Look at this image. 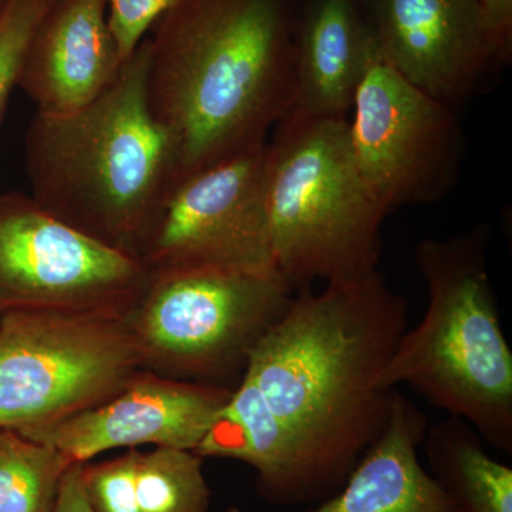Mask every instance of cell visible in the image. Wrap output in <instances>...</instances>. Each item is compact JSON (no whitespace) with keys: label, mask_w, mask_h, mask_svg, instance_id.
<instances>
[{"label":"cell","mask_w":512,"mask_h":512,"mask_svg":"<svg viewBox=\"0 0 512 512\" xmlns=\"http://www.w3.org/2000/svg\"><path fill=\"white\" fill-rule=\"evenodd\" d=\"M384 59L448 106L461 103L504 59L478 0H369Z\"/></svg>","instance_id":"cell-12"},{"label":"cell","mask_w":512,"mask_h":512,"mask_svg":"<svg viewBox=\"0 0 512 512\" xmlns=\"http://www.w3.org/2000/svg\"><path fill=\"white\" fill-rule=\"evenodd\" d=\"M485 446L467 421L453 416L429 427L421 443L431 476L458 512H512V468Z\"/></svg>","instance_id":"cell-16"},{"label":"cell","mask_w":512,"mask_h":512,"mask_svg":"<svg viewBox=\"0 0 512 512\" xmlns=\"http://www.w3.org/2000/svg\"><path fill=\"white\" fill-rule=\"evenodd\" d=\"M138 450L123 456L82 464V485L93 512H143L137 494Z\"/></svg>","instance_id":"cell-20"},{"label":"cell","mask_w":512,"mask_h":512,"mask_svg":"<svg viewBox=\"0 0 512 512\" xmlns=\"http://www.w3.org/2000/svg\"><path fill=\"white\" fill-rule=\"evenodd\" d=\"M123 64L104 0H56L30 40L18 86L37 113H70L97 99Z\"/></svg>","instance_id":"cell-13"},{"label":"cell","mask_w":512,"mask_h":512,"mask_svg":"<svg viewBox=\"0 0 512 512\" xmlns=\"http://www.w3.org/2000/svg\"><path fill=\"white\" fill-rule=\"evenodd\" d=\"M56 0H5L0 9V120L37 26Z\"/></svg>","instance_id":"cell-19"},{"label":"cell","mask_w":512,"mask_h":512,"mask_svg":"<svg viewBox=\"0 0 512 512\" xmlns=\"http://www.w3.org/2000/svg\"><path fill=\"white\" fill-rule=\"evenodd\" d=\"M231 393L232 387L141 370L106 402L26 437L56 448L77 464L116 448L195 451Z\"/></svg>","instance_id":"cell-11"},{"label":"cell","mask_w":512,"mask_h":512,"mask_svg":"<svg viewBox=\"0 0 512 512\" xmlns=\"http://www.w3.org/2000/svg\"><path fill=\"white\" fill-rule=\"evenodd\" d=\"M147 67L146 37L97 99L70 113L36 111L25 138L30 197L130 255L180 177L173 143L148 107Z\"/></svg>","instance_id":"cell-3"},{"label":"cell","mask_w":512,"mask_h":512,"mask_svg":"<svg viewBox=\"0 0 512 512\" xmlns=\"http://www.w3.org/2000/svg\"><path fill=\"white\" fill-rule=\"evenodd\" d=\"M148 39L147 103L187 177L268 143L291 110L286 0H183Z\"/></svg>","instance_id":"cell-2"},{"label":"cell","mask_w":512,"mask_h":512,"mask_svg":"<svg viewBox=\"0 0 512 512\" xmlns=\"http://www.w3.org/2000/svg\"><path fill=\"white\" fill-rule=\"evenodd\" d=\"M490 228L478 225L414 249L429 303L383 367L384 390L407 386L467 421L487 446L512 456V352L488 272Z\"/></svg>","instance_id":"cell-4"},{"label":"cell","mask_w":512,"mask_h":512,"mask_svg":"<svg viewBox=\"0 0 512 512\" xmlns=\"http://www.w3.org/2000/svg\"><path fill=\"white\" fill-rule=\"evenodd\" d=\"M495 42L504 57L511 45L512 0H478Z\"/></svg>","instance_id":"cell-23"},{"label":"cell","mask_w":512,"mask_h":512,"mask_svg":"<svg viewBox=\"0 0 512 512\" xmlns=\"http://www.w3.org/2000/svg\"><path fill=\"white\" fill-rule=\"evenodd\" d=\"M266 146L187 175L168 190L133 251L148 274H279L266 197Z\"/></svg>","instance_id":"cell-8"},{"label":"cell","mask_w":512,"mask_h":512,"mask_svg":"<svg viewBox=\"0 0 512 512\" xmlns=\"http://www.w3.org/2000/svg\"><path fill=\"white\" fill-rule=\"evenodd\" d=\"M52 512H93L82 485V464L73 463L60 481Z\"/></svg>","instance_id":"cell-22"},{"label":"cell","mask_w":512,"mask_h":512,"mask_svg":"<svg viewBox=\"0 0 512 512\" xmlns=\"http://www.w3.org/2000/svg\"><path fill=\"white\" fill-rule=\"evenodd\" d=\"M293 293L281 274L161 272L126 318L144 370L229 387Z\"/></svg>","instance_id":"cell-6"},{"label":"cell","mask_w":512,"mask_h":512,"mask_svg":"<svg viewBox=\"0 0 512 512\" xmlns=\"http://www.w3.org/2000/svg\"><path fill=\"white\" fill-rule=\"evenodd\" d=\"M350 111L353 158L384 214L433 204L453 191L463 161L460 123L448 104L384 59L375 36Z\"/></svg>","instance_id":"cell-9"},{"label":"cell","mask_w":512,"mask_h":512,"mask_svg":"<svg viewBox=\"0 0 512 512\" xmlns=\"http://www.w3.org/2000/svg\"><path fill=\"white\" fill-rule=\"evenodd\" d=\"M409 328L382 272L303 286L249 356L198 453L254 468L269 504H319L383 433L394 390L377 384Z\"/></svg>","instance_id":"cell-1"},{"label":"cell","mask_w":512,"mask_h":512,"mask_svg":"<svg viewBox=\"0 0 512 512\" xmlns=\"http://www.w3.org/2000/svg\"><path fill=\"white\" fill-rule=\"evenodd\" d=\"M194 450L154 447L138 454L137 494L143 512H210L211 490Z\"/></svg>","instance_id":"cell-18"},{"label":"cell","mask_w":512,"mask_h":512,"mask_svg":"<svg viewBox=\"0 0 512 512\" xmlns=\"http://www.w3.org/2000/svg\"><path fill=\"white\" fill-rule=\"evenodd\" d=\"M72 464L56 448L0 429V512H52Z\"/></svg>","instance_id":"cell-17"},{"label":"cell","mask_w":512,"mask_h":512,"mask_svg":"<svg viewBox=\"0 0 512 512\" xmlns=\"http://www.w3.org/2000/svg\"><path fill=\"white\" fill-rule=\"evenodd\" d=\"M183 0H104L111 35L123 62L130 59L154 25Z\"/></svg>","instance_id":"cell-21"},{"label":"cell","mask_w":512,"mask_h":512,"mask_svg":"<svg viewBox=\"0 0 512 512\" xmlns=\"http://www.w3.org/2000/svg\"><path fill=\"white\" fill-rule=\"evenodd\" d=\"M0 313H2V312H0Z\"/></svg>","instance_id":"cell-26"},{"label":"cell","mask_w":512,"mask_h":512,"mask_svg":"<svg viewBox=\"0 0 512 512\" xmlns=\"http://www.w3.org/2000/svg\"><path fill=\"white\" fill-rule=\"evenodd\" d=\"M356 0H311L293 42L288 113L348 119L372 46Z\"/></svg>","instance_id":"cell-15"},{"label":"cell","mask_w":512,"mask_h":512,"mask_svg":"<svg viewBox=\"0 0 512 512\" xmlns=\"http://www.w3.org/2000/svg\"><path fill=\"white\" fill-rule=\"evenodd\" d=\"M3 3H5V0H0V9H2Z\"/></svg>","instance_id":"cell-25"},{"label":"cell","mask_w":512,"mask_h":512,"mask_svg":"<svg viewBox=\"0 0 512 512\" xmlns=\"http://www.w3.org/2000/svg\"><path fill=\"white\" fill-rule=\"evenodd\" d=\"M133 255L22 192L0 194V312H127L147 284Z\"/></svg>","instance_id":"cell-10"},{"label":"cell","mask_w":512,"mask_h":512,"mask_svg":"<svg viewBox=\"0 0 512 512\" xmlns=\"http://www.w3.org/2000/svg\"><path fill=\"white\" fill-rule=\"evenodd\" d=\"M426 414L394 390L389 420L346 483L308 512H458L450 495L421 466L417 450Z\"/></svg>","instance_id":"cell-14"},{"label":"cell","mask_w":512,"mask_h":512,"mask_svg":"<svg viewBox=\"0 0 512 512\" xmlns=\"http://www.w3.org/2000/svg\"><path fill=\"white\" fill-rule=\"evenodd\" d=\"M126 313H0V429L28 436L106 402L144 370Z\"/></svg>","instance_id":"cell-7"},{"label":"cell","mask_w":512,"mask_h":512,"mask_svg":"<svg viewBox=\"0 0 512 512\" xmlns=\"http://www.w3.org/2000/svg\"><path fill=\"white\" fill-rule=\"evenodd\" d=\"M225 512H244V511L239 510V508H237V507H231V508H228V510Z\"/></svg>","instance_id":"cell-24"},{"label":"cell","mask_w":512,"mask_h":512,"mask_svg":"<svg viewBox=\"0 0 512 512\" xmlns=\"http://www.w3.org/2000/svg\"><path fill=\"white\" fill-rule=\"evenodd\" d=\"M266 197L276 269L295 291L379 269L387 215L357 170L348 119L286 113L266 146Z\"/></svg>","instance_id":"cell-5"}]
</instances>
